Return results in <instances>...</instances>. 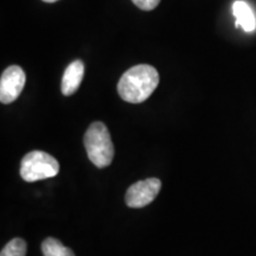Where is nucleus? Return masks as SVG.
Instances as JSON below:
<instances>
[{
	"mask_svg": "<svg viewBox=\"0 0 256 256\" xmlns=\"http://www.w3.org/2000/svg\"><path fill=\"white\" fill-rule=\"evenodd\" d=\"M162 182L158 178H147L130 185L126 192V204L130 208H144L151 204L158 196Z\"/></svg>",
	"mask_w": 256,
	"mask_h": 256,
	"instance_id": "4",
	"label": "nucleus"
},
{
	"mask_svg": "<svg viewBox=\"0 0 256 256\" xmlns=\"http://www.w3.org/2000/svg\"><path fill=\"white\" fill-rule=\"evenodd\" d=\"M26 255V242L23 238H14L2 248L0 256H25Z\"/></svg>",
	"mask_w": 256,
	"mask_h": 256,
	"instance_id": "9",
	"label": "nucleus"
},
{
	"mask_svg": "<svg viewBox=\"0 0 256 256\" xmlns=\"http://www.w3.org/2000/svg\"><path fill=\"white\" fill-rule=\"evenodd\" d=\"M58 162L43 151H32L22 159L20 176L28 183L52 178L58 174Z\"/></svg>",
	"mask_w": 256,
	"mask_h": 256,
	"instance_id": "3",
	"label": "nucleus"
},
{
	"mask_svg": "<svg viewBox=\"0 0 256 256\" xmlns=\"http://www.w3.org/2000/svg\"><path fill=\"white\" fill-rule=\"evenodd\" d=\"M159 84V74L154 66L139 64L132 66L121 76L118 92L124 101L142 104L146 101Z\"/></svg>",
	"mask_w": 256,
	"mask_h": 256,
	"instance_id": "1",
	"label": "nucleus"
},
{
	"mask_svg": "<svg viewBox=\"0 0 256 256\" xmlns=\"http://www.w3.org/2000/svg\"><path fill=\"white\" fill-rule=\"evenodd\" d=\"M26 76L19 66H11L5 69L0 78V101L4 104L14 102L23 92Z\"/></svg>",
	"mask_w": 256,
	"mask_h": 256,
	"instance_id": "5",
	"label": "nucleus"
},
{
	"mask_svg": "<svg viewBox=\"0 0 256 256\" xmlns=\"http://www.w3.org/2000/svg\"><path fill=\"white\" fill-rule=\"evenodd\" d=\"M42 252L44 256H75L72 249L66 247L57 238H48L42 243Z\"/></svg>",
	"mask_w": 256,
	"mask_h": 256,
	"instance_id": "8",
	"label": "nucleus"
},
{
	"mask_svg": "<svg viewBox=\"0 0 256 256\" xmlns=\"http://www.w3.org/2000/svg\"><path fill=\"white\" fill-rule=\"evenodd\" d=\"M134 5L142 11H152L159 5L160 0H132Z\"/></svg>",
	"mask_w": 256,
	"mask_h": 256,
	"instance_id": "10",
	"label": "nucleus"
},
{
	"mask_svg": "<svg viewBox=\"0 0 256 256\" xmlns=\"http://www.w3.org/2000/svg\"><path fill=\"white\" fill-rule=\"evenodd\" d=\"M83 75H84V64L82 60H76L72 63H70L63 74L62 84H60L62 94L70 96L74 92H76L81 86Z\"/></svg>",
	"mask_w": 256,
	"mask_h": 256,
	"instance_id": "6",
	"label": "nucleus"
},
{
	"mask_svg": "<svg viewBox=\"0 0 256 256\" xmlns=\"http://www.w3.org/2000/svg\"><path fill=\"white\" fill-rule=\"evenodd\" d=\"M43 2H58V0H43Z\"/></svg>",
	"mask_w": 256,
	"mask_h": 256,
	"instance_id": "11",
	"label": "nucleus"
},
{
	"mask_svg": "<svg viewBox=\"0 0 256 256\" xmlns=\"http://www.w3.org/2000/svg\"><path fill=\"white\" fill-rule=\"evenodd\" d=\"M88 158L98 168L110 166L114 158V145L107 126L96 121L88 127L83 138Z\"/></svg>",
	"mask_w": 256,
	"mask_h": 256,
	"instance_id": "2",
	"label": "nucleus"
},
{
	"mask_svg": "<svg viewBox=\"0 0 256 256\" xmlns=\"http://www.w3.org/2000/svg\"><path fill=\"white\" fill-rule=\"evenodd\" d=\"M232 14L235 16L236 26H241L246 32L255 30L256 22L250 6L243 0H236L232 5Z\"/></svg>",
	"mask_w": 256,
	"mask_h": 256,
	"instance_id": "7",
	"label": "nucleus"
}]
</instances>
